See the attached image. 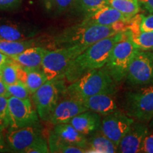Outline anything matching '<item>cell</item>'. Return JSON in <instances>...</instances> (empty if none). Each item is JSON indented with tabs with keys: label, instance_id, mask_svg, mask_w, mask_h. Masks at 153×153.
Wrapping results in <instances>:
<instances>
[{
	"label": "cell",
	"instance_id": "5b68a950",
	"mask_svg": "<svg viewBox=\"0 0 153 153\" xmlns=\"http://www.w3.org/2000/svg\"><path fill=\"white\" fill-rule=\"evenodd\" d=\"M124 110L136 121L149 123L153 118V84L127 91Z\"/></svg>",
	"mask_w": 153,
	"mask_h": 153
},
{
	"label": "cell",
	"instance_id": "30bf717a",
	"mask_svg": "<svg viewBox=\"0 0 153 153\" xmlns=\"http://www.w3.org/2000/svg\"><path fill=\"white\" fill-rule=\"evenodd\" d=\"M134 121L135 120L125 112L117 110L104 116L99 129L105 136L118 146Z\"/></svg>",
	"mask_w": 153,
	"mask_h": 153
},
{
	"label": "cell",
	"instance_id": "8992f818",
	"mask_svg": "<svg viewBox=\"0 0 153 153\" xmlns=\"http://www.w3.org/2000/svg\"><path fill=\"white\" fill-rule=\"evenodd\" d=\"M88 47L86 45H74L49 51L42 62V71L48 80L64 77L65 72L72 61Z\"/></svg>",
	"mask_w": 153,
	"mask_h": 153
},
{
	"label": "cell",
	"instance_id": "7c38bea8",
	"mask_svg": "<svg viewBox=\"0 0 153 153\" xmlns=\"http://www.w3.org/2000/svg\"><path fill=\"white\" fill-rule=\"evenodd\" d=\"M149 131L148 123L135 120L118 144L117 152H140L143 142Z\"/></svg>",
	"mask_w": 153,
	"mask_h": 153
},
{
	"label": "cell",
	"instance_id": "5bb4252c",
	"mask_svg": "<svg viewBox=\"0 0 153 153\" xmlns=\"http://www.w3.org/2000/svg\"><path fill=\"white\" fill-rule=\"evenodd\" d=\"M131 19L117 9L106 4L97 9L94 12L86 16L81 23L84 24L107 26H111L118 22H130Z\"/></svg>",
	"mask_w": 153,
	"mask_h": 153
},
{
	"label": "cell",
	"instance_id": "6da1fadb",
	"mask_svg": "<svg viewBox=\"0 0 153 153\" xmlns=\"http://www.w3.org/2000/svg\"><path fill=\"white\" fill-rule=\"evenodd\" d=\"M124 32H118L91 44L76 57L65 72L64 77L67 81L72 83L87 72L103 68L113 48L123 38Z\"/></svg>",
	"mask_w": 153,
	"mask_h": 153
},
{
	"label": "cell",
	"instance_id": "603a6c76",
	"mask_svg": "<svg viewBox=\"0 0 153 153\" xmlns=\"http://www.w3.org/2000/svg\"><path fill=\"white\" fill-rule=\"evenodd\" d=\"M107 4L117 9L129 19H133L140 11L138 0H108Z\"/></svg>",
	"mask_w": 153,
	"mask_h": 153
},
{
	"label": "cell",
	"instance_id": "4dcf8cb0",
	"mask_svg": "<svg viewBox=\"0 0 153 153\" xmlns=\"http://www.w3.org/2000/svg\"><path fill=\"white\" fill-rule=\"evenodd\" d=\"M49 152L48 144L43 137L38 139L34 144L26 150V153H47Z\"/></svg>",
	"mask_w": 153,
	"mask_h": 153
},
{
	"label": "cell",
	"instance_id": "ba28073f",
	"mask_svg": "<svg viewBox=\"0 0 153 153\" xmlns=\"http://www.w3.org/2000/svg\"><path fill=\"white\" fill-rule=\"evenodd\" d=\"M59 79L48 80L33 94L38 116L42 120L49 121L53 110L59 101L60 85Z\"/></svg>",
	"mask_w": 153,
	"mask_h": 153
},
{
	"label": "cell",
	"instance_id": "ac0fdd59",
	"mask_svg": "<svg viewBox=\"0 0 153 153\" xmlns=\"http://www.w3.org/2000/svg\"><path fill=\"white\" fill-rule=\"evenodd\" d=\"M49 50L42 47L34 46L26 49L19 55L9 57L22 67L27 68H39L41 67L44 57Z\"/></svg>",
	"mask_w": 153,
	"mask_h": 153
},
{
	"label": "cell",
	"instance_id": "1f68e13d",
	"mask_svg": "<svg viewBox=\"0 0 153 153\" xmlns=\"http://www.w3.org/2000/svg\"><path fill=\"white\" fill-rule=\"evenodd\" d=\"M140 152L153 153V130L149 131L143 140Z\"/></svg>",
	"mask_w": 153,
	"mask_h": 153
},
{
	"label": "cell",
	"instance_id": "3957f363",
	"mask_svg": "<svg viewBox=\"0 0 153 153\" xmlns=\"http://www.w3.org/2000/svg\"><path fill=\"white\" fill-rule=\"evenodd\" d=\"M116 90V82L106 68L91 70L70 83L64 93L66 97L84 101L98 94Z\"/></svg>",
	"mask_w": 153,
	"mask_h": 153
},
{
	"label": "cell",
	"instance_id": "2e32d148",
	"mask_svg": "<svg viewBox=\"0 0 153 153\" xmlns=\"http://www.w3.org/2000/svg\"><path fill=\"white\" fill-rule=\"evenodd\" d=\"M101 115L92 111L87 110L72 118L69 123L80 133L87 135L94 133L100 128Z\"/></svg>",
	"mask_w": 153,
	"mask_h": 153
},
{
	"label": "cell",
	"instance_id": "d6a6232c",
	"mask_svg": "<svg viewBox=\"0 0 153 153\" xmlns=\"http://www.w3.org/2000/svg\"><path fill=\"white\" fill-rule=\"evenodd\" d=\"M74 0H53V4L56 11L62 12L74 3Z\"/></svg>",
	"mask_w": 153,
	"mask_h": 153
},
{
	"label": "cell",
	"instance_id": "9c48e42d",
	"mask_svg": "<svg viewBox=\"0 0 153 153\" xmlns=\"http://www.w3.org/2000/svg\"><path fill=\"white\" fill-rule=\"evenodd\" d=\"M8 116L9 128H18L38 123V113L33 109L30 99L9 97Z\"/></svg>",
	"mask_w": 153,
	"mask_h": 153
},
{
	"label": "cell",
	"instance_id": "ab89813d",
	"mask_svg": "<svg viewBox=\"0 0 153 153\" xmlns=\"http://www.w3.org/2000/svg\"><path fill=\"white\" fill-rule=\"evenodd\" d=\"M150 51H151V52H152V54H153V48H152V50H150Z\"/></svg>",
	"mask_w": 153,
	"mask_h": 153
},
{
	"label": "cell",
	"instance_id": "44dd1931",
	"mask_svg": "<svg viewBox=\"0 0 153 153\" xmlns=\"http://www.w3.org/2000/svg\"><path fill=\"white\" fill-rule=\"evenodd\" d=\"M38 43L33 38L25 41H9L0 40V52L10 57L19 55L26 49L36 46Z\"/></svg>",
	"mask_w": 153,
	"mask_h": 153
},
{
	"label": "cell",
	"instance_id": "ffe728a7",
	"mask_svg": "<svg viewBox=\"0 0 153 153\" xmlns=\"http://www.w3.org/2000/svg\"><path fill=\"white\" fill-rule=\"evenodd\" d=\"M118 146L102 133H95L88 139L86 152L114 153L117 152Z\"/></svg>",
	"mask_w": 153,
	"mask_h": 153
},
{
	"label": "cell",
	"instance_id": "f35d334b",
	"mask_svg": "<svg viewBox=\"0 0 153 153\" xmlns=\"http://www.w3.org/2000/svg\"><path fill=\"white\" fill-rule=\"evenodd\" d=\"M149 128H150L151 130H153V118L152 119L150 120V123H149Z\"/></svg>",
	"mask_w": 153,
	"mask_h": 153
},
{
	"label": "cell",
	"instance_id": "d590c367",
	"mask_svg": "<svg viewBox=\"0 0 153 153\" xmlns=\"http://www.w3.org/2000/svg\"><path fill=\"white\" fill-rule=\"evenodd\" d=\"M0 96L7 97L8 98L10 97V95H9L8 92V90H7V85L1 79H0Z\"/></svg>",
	"mask_w": 153,
	"mask_h": 153
},
{
	"label": "cell",
	"instance_id": "484cf974",
	"mask_svg": "<svg viewBox=\"0 0 153 153\" xmlns=\"http://www.w3.org/2000/svg\"><path fill=\"white\" fill-rule=\"evenodd\" d=\"M19 64L9 57L0 69V79L5 85H12L19 82L18 80Z\"/></svg>",
	"mask_w": 153,
	"mask_h": 153
},
{
	"label": "cell",
	"instance_id": "836d02e7",
	"mask_svg": "<svg viewBox=\"0 0 153 153\" xmlns=\"http://www.w3.org/2000/svg\"><path fill=\"white\" fill-rule=\"evenodd\" d=\"M21 0H0V10H11L20 5Z\"/></svg>",
	"mask_w": 153,
	"mask_h": 153
},
{
	"label": "cell",
	"instance_id": "8fae6325",
	"mask_svg": "<svg viewBox=\"0 0 153 153\" xmlns=\"http://www.w3.org/2000/svg\"><path fill=\"white\" fill-rule=\"evenodd\" d=\"M41 137V128L37 123L18 128H9L6 136V143L14 152H26Z\"/></svg>",
	"mask_w": 153,
	"mask_h": 153
},
{
	"label": "cell",
	"instance_id": "e0dca14e",
	"mask_svg": "<svg viewBox=\"0 0 153 153\" xmlns=\"http://www.w3.org/2000/svg\"><path fill=\"white\" fill-rule=\"evenodd\" d=\"M53 133L59 138L68 144L79 147L85 150L87 148L88 139L85 135L74 128L71 124L60 123L55 125Z\"/></svg>",
	"mask_w": 153,
	"mask_h": 153
},
{
	"label": "cell",
	"instance_id": "4316f807",
	"mask_svg": "<svg viewBox=\"0 0 153 153\" xmlns=\"http://www.w3.org/2000/svg\"><path fill=\"white\" fill-rule=\"evenodd\" d=\"M108 0H74V7L80 14L85 16L94 12L103 6L106 5Z\"/></svg>",
	"mask_w": 153,
	"mask_h": 153
},
{
	"label": "cell",
	"instance_id": "cb8c5ba5",
	"mask_svg": "<svg viewBox=\"0 0 153 153\" xmlns=\"http://www.w3.org/2000/svg\"><path fill=\"white\" fill-rule=\"evenodd\" d=\"M128 29L131 30L132 38L137 48L144 51H150L153 48V30L140 31L131 23Z\"/></svg>",
	"mask_w": 153,
	"mask_h": 153
},
{
	"label": "cell",
	"instance_id": "4fadbf2b",
	"mask_svg": "<svg viewBox=\"0 0 153 153\" xmlns=\"http://www.w3.org/2000/svg\"><path fill=\"white\" fill-rule=\"evenodd\" d=\"M87 110L83 101L67 97L66 99L58 101L49 121L53 125L68 123L74 116Z\"/></svg>",
	"mask_w": 153,
	"mask_h": 153
},
{
	"label": "cell",
	"instance_id": "d4e9b609",
	"mask_svg": "<svg viewBox=\"0 0 153 153\" xmlns=\"http://www.w3.org/2000/svg\"><path fill=\"white\" fill-rule=\"evenodd\" d=\"M24 68L26 71V80L25 84L31 94H33L48 79L39 68Z\"/></svg>",
	"mask_w": 153,
	"mask_h": 153
},
{
	"label": "cell",
	"instance_id": "9a60e30c",
	"mask_svg": "<svg viewBox=\"0 0 153 153\" xmlns=\"http://www.w3.org/2000/svg\"><path fill=\"white\" fill-rule=\"evenodd\" d=\"M115 95L116 90L107 91L89 97L83 104L88 110L104 116L118 110Z\"/></svg>",
	"mask_w": 153,
	"mask_h": 153
},
{
	"label": "cell",
	"instance_id": "f546056e",
	"mask_svg": "<svg viewBox=\"0 0 153 153\" xmlns=\"http://www.w3.org/2000/svg\"><path fill=\"white\" fill-rule=\"evenodd\" d=\"M9 128L8 97L0 96V129Z\"/></svg>",
	"mask_w": 153,
	"mask_h": 153
},
{
	"label": "cell",
	"instance_id": "83f0119b",
	"mask_svg": "<svg viewBox=\"0 0 153 153\" xmlns=\"http://www.w3.org/2000/svg\"><path fill=\"white\" fill-rule=\"evenodd\" d=\"M130 23L140 31H151L153 30V14H150L148 16L137 14Z\"/></svg>",
	"mask_w": 153,
	"mask_h": 153
},
{
	"label": "cell",
	"instance_id": "74e56055",
	"mask_svg": "<svg viewBox=\"0 0 153 153\" xmlns=\"http://www.w3.org/2000/svg\"><path fill=\"white\" fill-rule=\"evenodd\" d=\"M9 58V56H7V55L4 54L1 52H0V69H1V67L4 63H6L8 61Z\"/></svg>",
	"mask_w": 153,
	"mask_h": 153
},
{
	"label": "cell",
	"instance_id": "f1b7e54d",
	"mask_svg": "<svg viewBox=\"0 0 153 153\" xmlns=\"http://www.w3.org/2000/svg\"><path fill=\"white\" fill-rule=\"evenodd\" d=\"M7 88L10 97L11 96L22 99H30L31 93L28 90L25 83L19 81L12 85H7Z\"/></svg>",
	"mask_w": 153,
	"mask_h": 153
},
{
	"label": "cell",
	"instance_id": "277c9868",
	"mask_svg": "<svg viewBox=\"0 0 153 153\" xmlns=\"http://www.w3.org/2000/svg\"><path fill=\"white\" fill-rule=\"evenodd\" d=\"M137 49L132 38L131 30L128 28L124 32L123 38L113 48L104 65L115 82H120L125 79L128 69Z\"/></svg>",
	"mask_w": 153,
	"mask_h": 153
},
{
	"label": "cell",
	"instance_id": "7a4b0ae2",
	"mask_svg": "<svg viewBox=\"0 0 153 153\" xmlns=\"http://www.w3.org/2000/svg\"><path fill=\"white\" fill-rule=\"evenodd\" d=\"M129 24L130 22H121L106 26L80 23L76 26L66 28L55 36L53 44L57 48L74 45L89 46L101 39L127 30Z\"/></svg>",
	"mask_w": 153,
	"mask_h": 153
},
{
	"label": "cell",
	"instance_id": "e575fe53",
	"mask_svg": "<svg viewBox=\"0 0 153 153\" xmlns=\"http://www.w3.org/2000/svg\"><path fill=\"white\" fill-rule=\"evenodd\" d=\"M140 6H143L147 11L150 14H153V0H138Z\"/></svg>",
	"mask_w": 153,
	"mask_h": 153
},
{
	"label": "cell",
	"instance_id": "8d00e7d4",
	"mask_svg": "<svg viewBox=\"0 0 153 153\" xmlns=\"http://www.w3.org/2000/svg\"><path fill=\"white\" fill-rule=\"evenodd\" d=\"M7 143L3 135V131L0 129V152H4L7 150Z\"/></svg>",
	"mask_w": 153,
	"mask_h": 153
},
{
	"label": "cell",
	"instance_id": "52a82bcc",
	"mask_svg": "<svg viewBox=\"0 0 153 153\" xmlns=\"http://www.w3.org/2000/svg\"><path fill=\"white\" fill-rule=\"evenodd\" d=\"M128 85L142 87L153 84V54L150 51L137 49L126 76Z\"/></svg>",
	"mask_w": 153,
	"mask_h": 153
},
{
	"label": "cell",
	"instance_id": "7402d4cb",
	"mask_svg": "<svg viewBox=\"0 0 153 153\" xmlns=\"http://www.w3.org/2000/svg\"><path fill=\"white\" fill-rule=\"evenodd\" d=\"M49 152L57 153H85V150L71 145L59 138L52 131L50 133L48 141Z\"/></svg>",
	"mask_w": 153,
	"mask_h": 153
},
{
	"label": "cell",
	"instance_id": "d6986e66",
	"mask_svg": "<svg viewBox=\"0 0 153 153\" xmlns=\"http://www.w3.org/2000/svg\"><path fill=\"white\" fill-rule=\"evenodd\" d=\"M36 35L34 30L28 29L12 22L0 24V40L9 41H25Z\"/></svg>",
	"mask_w": 153,
	"mask_h": 153
}]
</instances>
